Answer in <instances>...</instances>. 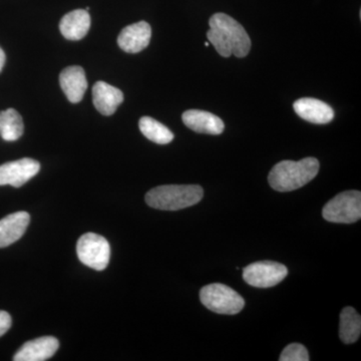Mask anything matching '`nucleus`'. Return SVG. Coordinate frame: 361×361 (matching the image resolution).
<instances>
[{
  "instance_id": "1",
  "label": "nucleus",
  "mask_w": 361,
  "mask_h": 361,
  "mask_svg": "<svg viewBox=\"0 0 361 361\" xmlns=\"http://www.w3.org/2000/svg\"><path fill=\"white\" fill-rule=\"evenodd\" d=\"M210 30L207 37L223 58L234 54L237 58H245L251 49L248 33L238 21L228 14L219 13L211 16Z\"/></svg>"
},
{
  "instance_id": "2",
  "label": "nucleus",
  "mask_w": 361,
  "mask_h": 361,
  "mask_svg": "<svg viewBox=\"0 0 361 361\" xmlns=\"http://www.w3.org/2000/svg\"><path fill=\"white\" fill-rule=\"evenodd\" d=\"M319 172V161L315 158L301 161H282L276 164L268 176V182L278 192H290L314 179Z\"/></svg>"
},
{
  "instance_id": "3",
  "label": "nucleus",
  "mask_w": 361,
  "mask_h": 361,
  "mask_svg": "<svg viewBox=\"0 0 361 361\" xmlns=\"http://www.w3.org/2000/svg\"><path fill=\"white\" fill-rule=\"evenodd\" d=\"M203 195V188L199 185H165L149 190L145 199L152 208L178 211L196 205Z\"/></svg>"
},
{
  "instance_id": "4",
  "label": "nucleus",
  "mask_w": 361,
  "mask_h": 361,
  "mask_svg": "<svg viewBox=\"0 0 361 361\" xmlns=\"http://www.w3.org/2000/svg\"><path fill=\"white\" fill-rule=\"evenodd\" d=\"M200 300L205 307L218 314L235 315L245 306L243 297L227 285L220 283L204 286Z\"/></svg>"
},
{
  "instance_id": "5",
  "label": "nucleus",
  "mask_w": 361,
  "mask_h": 361,
  "mask_svg": "<svg viewBox=\"0 0 361 361\" xmlns=\"http://www.w3.org/2000/svg\"><path fill=\"white\" fill-rule=\"evenodd\" d=\"M322 216L332 223L351 224L361 218V193L360 191H345L336 195L324 207Z\"/></svg>"
},
{
  "instance_id": "6",
  "label": "nucleus",
  "mask_w": 361,
  "mask_h": 361,
  "mask_svg": "<svg viewBox=\"0 0 361 361\" xmlns=\"http://www.w3.org/2000/svg\"><path fill=\"white\" fill-rule=\"evenodd\" d=\"M77 254L82 264L92 269L103 271L110 262V244L101 235L87 233L78 239Z\"/></svg>"
},
{
  "instance_id": "7",
  "label": "nucleus",
  "mask_w": 361,
  "mask_h": 361,
  "mask_svg": "<svg viewBox=\"0 0 361 361\" xmlns=\"http://www.w3.org/2000/svg\"><path fill=\"white\" fill-rule=\"evenodd\" d=\"M288 274L286 266L274 261H258L243 270L246 283L258 288H269L283 281Z\"/></svg>"
},
{
  "instance_id": "8",
  "label": "nucleus",
  "mask_w": 361,
  "mask_h": 361,
  "mask_svg": "<svg viewBox=\"0 0 361 361\" xmlns=\"http://www.w3.org/2000/svg\"><path fill=\"white\" fill-rule=\"evenodd\" d=\"M40 164L33 159L23 158L0 166V186L11 185L20 188L37 175Z\"/></svg>"
},
{
  "instance_id": "9",
  "label": "nucleus",
  "mask_w": 361,
  "mask_h": 361,
  "mask_svg": "<svg viewBox=\"0 0 361 361\" xmlns=\"http://www.w3.org/2000/svg\"><path fill=\"white\" fill-rule=\"evenodd\" d=\"M151 37V25L146 21H140L123 28L118 35V44L128 54H137L148 47Z\"/></svg>"
},
{
  "instance_id": "10",
  "label": "nucleus",
  "mask_w": 361,
  "mask_h": 361,
  "mask_svg": "<svg viewBox=\"0 0 361 361\" xmlns=\"http://www.w3.org/2000/svg\"><path fill=\"white\" fill-rule=\"evenodd\" d=\"M59 342L56 337L44 336L23 344L14 355V361H44L58 351Z\"/></svg>"
},
{
  "instance_id": "11",
  "label": "nucleus",
  "mask_w": 361,
  "mask_h": 361,
  "mask_svg": "<svg viewBox=\"0 0 361 361\" xmlns=\"http://www.w3.org/2000/svg\"><path fill=\"white\" fill-rule=\"evenodd\" d=\"M293 109L301 118L317 125H325L334 118V111L329 104L312 97L297 99Z\"/></svg>"
},
{
  "instance_id": "12",
  "label": "nucleus",
  "mask_w": 361,
  "mask_h": 361,
  "mask_svg": "<svg viewBox=\"0 0 361 361\" xmlns=\"http://www.w3.org/2000/svg\"><path fill=\"white\" fill-rule=\"evenodd\" d=\"M59 85L71 103H80L87 89L84 68L78 66L65 68L59 75Z\"/></svg>"
},
{
  "instance_id": "13",
  "label": "nucleus",
  "mask_w": 361,
  "mask_h": 361,
  "mask_svg": "<svg viewBox=\"0 0 361 361\" xmlns=\"http://www.w3.org/2000/svg\"><path fill=\"white\" fill-rule=\"evenodd\" d=\"M182 120L189 129L199 134L220 135L225 129L219 116L206 111H186L183 114Z\"/></svg>"
},
{
  "instance_id": "14",
  "label": "nucleus",
  "mask_w": 361,
  "mask_h": 361,
  "mask_svg": "<svg viewBox=\"0 0 361 361\" xmlns=\"http://www.w3.org/2000/svg\"><path fill=\"white\" fill-rule=\"evenodd\" d=\"M30 216L25 211L16 212L0 220V248L16 243L25 235Z\"/></svg>"
},
{
  "instance_id": "15",
  "label": "nucleus",
  "mask_w": 361,
  "mask_h": 361,
  "mask_svg": "<svg viewBox=\"0 0 361 361\" xmlns=\"http://www.w3.org/2000/svg\"><path fill=\"white\" fill-rule=\"evenodd\" d=\"M92 102L97 111L104 116H111L123 102L122 90L104 82H97L92 87Z\"/></svg>"
},
{
  "instance_id": "16",
  "label": "nucleus",
  "mask_w": 361,
  "mask_h": 361,
  "mask_svg": "<svg viewBox=\"0 0 361 361\" xmlns=\"http://www.w3.org/2000/svg\"><path fill=\"white\" fill-rule=\"evenodd\" d=\"M90 16L85 9H77L66 14L59 23L61 35L66 39L77 42L84 39L90 28Z\"/></svg>"
},
{
  "instance_id": "17",
  "label": "nucleus",
  "mask_w": 361,
  "mask_h": 361,
  "mask_svg": "<svg viewBox=\"0 0 361 361\" xmlns=\"http://www.w3.org/2000/svg\"><path fill=\"white\" fill-rule=\"evenodd\" d=\"M25 132V123L18 111H0V135L6 142L18 141Z\"/></svg>"
},
{
  "instance_id": "18",
  "label": "nucleus",
  "mask_w": 361,
  "mask_h": 361,
  "mask_svg": "<svg viewBox=\"0 0 361 361\" xmlns=\"http://www.w3.org/2000/svg\"><path fill=\"white\" fill-rule=\"evenodd\" d=\"M361 334V317L353 307H345L341 313L339 337L344 343L357 341Z\"/></svg>"
},
{
  "instance_id": "19",
  "label": "nucleus",
  "mask_w": 361,
  "mask_h": 361,
  "mask_svg": "<svg viewBox=\"0 0 361 361\" xmlns=\"http://www.w3.org/2000/svg\"><path fill=\"white\" fill-rule=\"evenodd\" d=\"M139 127L142 134L156 144L167 145L174 139V134L165 125L151 116H142Z\"/></svg>"
},
{
  "instance_id": "20",
  "label": "nucleus",
  "mask_w": 361,
  "mask_h": 361,
  "mask_svg": "<svg viewBox=\"0 0 361 361\" xmlns=\"http://www.w3.org/2000/svg\"><path fill=\"white\" fill-rule=\"evenodd\" d=\"M280 361H308L310 360L307 349L300 343H291L282 351Z\"/></svg>"
},
{
  "instance_id": "21",
  "label": "nucleus",
  "mask_w": 361,
  "mask_h": 361,
  "mask_svg": "<svg viewBox=\"0 0 361 361\" xmlns=\"http://www.w3.org/2000/svg\"><path fill=\"white\" fill-rule=\"evenodd\" d=\"M11 323H13V320H11L9 313L0 310V337L4 336L11 329Z\"/></svg>"
},
{
  "instance_id": "22",
  "label": "nucleus",
  "mask_w": 361,
  "mask_h": 361,
  "mask_svg": "<svg viewBox=\"0 0 361 361\" xmlns=\"http://www.w3.org/2000/svg\"><path fill=\"white\" fill-rule=\"evenodd\" d=\"M6 54H4V49L0 47V73L4 70V66L6 65Z\"/></svg>"
},
{
  "instance_id": "23",
  "label": "nucleus",
  "mask_w": 361,
  "mask_h": 361,
  "mask_svg": "<svg viewBox=\"0 0 361 361\" xmlns=\"http://www.w3.org/2000/svg\"><path fill=\"white\" fill-rule=\"evenodd\" d=\"M205 45H206L207 47H208L209 45H210V44H209V42H206Z\"/></svg>"
}]
</instances>
